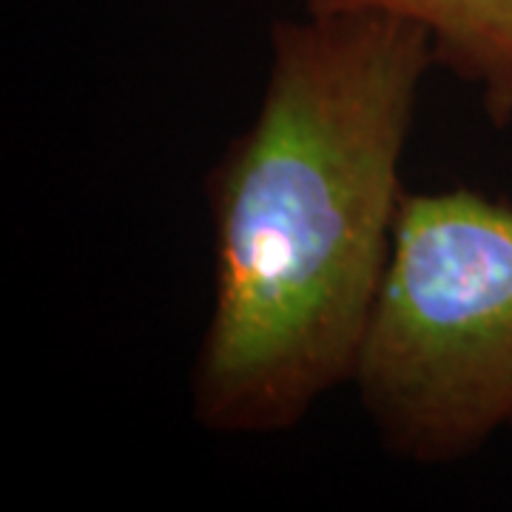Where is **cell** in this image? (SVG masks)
Masks as SVG:
<instances>
[{
  "label": "cell",
  "mask_w": 512,
  "mask_h": 512,
  "mask_svg": "<svg viewBox=\"0 0 512 512\" xmlns=\"http://www.w3.org/2000/svg\"><path fill=\"white\" fill-rule=\"evenodd\" d=\"M302 12L379 9L419 23L436 69L478 94L493 128L512 126V0H296Z\"/></svg>",
  "instance_id": "obj_3"
},
{
  "label": "cell",
  "mask_w": 512,
  "mask_h": 512,
  "mask_svg": "<svg viewBox=\"0 0 512 512\" xmlns=\"http://www.w3.org/2000/svg\"><path fill=\"white\" fill-rule=\"evenodd\" d=\"M350 387L382 450L419 467L512 427V202L407 191Z\"/></svg>",
  "instance_id": "obj_2"
},
{
  "label": "cell",
  "mask_w": 512,
  "mask_h": 512,
  "mask_svg": "<svg viewBox=\"0 0 512 512\" xmlns=\"http://www.w3.org/2000/svg\"><path fill=\"white\" fill-rule=\"evenodd\" d=\"M430 69V35L390 12L274 20L259 106L205 177L211 311L188 376L205 433H291L353 382Z\"/></svg>",
  "instance_id": "obj_1"
}]
</instances>
